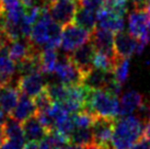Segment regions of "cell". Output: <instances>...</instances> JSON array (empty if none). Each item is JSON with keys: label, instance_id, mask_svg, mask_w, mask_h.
Listing matches in <instances>:
<instances>
[{"label": "cell", "instance_id": "21", "mask_svg": "<svg viewBox=\"0 0 150 149\" xmlns=\"http://www.w3.org/2000/svg\"><path fill=\"white\" fill-rule=\"evenodd\" d=\"M2 132H4L6 139L18 141L20 144L25 145L26 139H25L23 126H22L21 122L14 120L11 116H9L6 118L4 125H2Z\"/></svg>", "mask_w": 150, "mask_h": 149}, {"label": "cell", "instance_id": "19", "mask_svg": "<svg viewBox=\"0 0 150 149\" xmlns=\"http://www.w3.org/2000/svg\"><path fill=\"white\" fill-rule=\"evenodd\" d=\"M69 138L58 129H52L38 141V149H60L69 145Z\"/></svg>", "mask_w": 150, "mask_h": 149}, {"label": "cell", "instance_id": "14", "mask_svg": "<svg viewBox=\"0 0 150 149\" xmlns=\"http://www.w3.org/2000/svg\"><path fill=\"white\" fill-rule=\"evenodd\" d=\"M121 111L120 116L132 115L135 112H140L144 109L145 102H144V95L135 90L126 91L121 98Z\"/></svg>", "mask_w": 150, "mask_h": 149}, {"label": "cell", "instance_id": "29", "mask_svg": "<svg viewBox=\"0 0 150 149\" xmlns=\"http://www.w3.org/2000/svg\"><path fill=\"white\" fill-rule=\"evenodd\" d=\"M148 0H130L134 9H145Z\"/></svg>", "mask_w": 150, "mask_h": 149}, {"label": "cell", "instance_id": "36", "mask_svg": "<svg viewBox=\"0 0 150 149\" xmlns=\"http://www.w3.org/2000/svg\"><path fill=\"white\" fill-rule=\"evenodd\" d=\"M24 6H28V4H33V0H21Z\"/></svg>", "mask_w": 150, "mask_h": 149}, {"label": "cell", "instance_id": "31", "mask_svg": "<svg viewBox=\"0 0 150 149\" xmlns=\"http://www.w3.org/2000/svg\"><path fill=\"white\" fill-rule=\"evenodd\" d=\"M23 149H38V143H34V141H28L24 146Z\"/></svg>", "mask_w": 150, "mask_h": 149}, {"label": "cell", "instance_id": "10", "mask_svg": "<svg viewBox=\"0 0 150 149\" xmlns=\"http://www.w3.org/2000/svg\"><path fill=\"white\" fill-rule=\"evenodd\" d=\"M17 84L21 93H24L31 98H35L36 95L45 90L47 82L42 71H36L33 74L20 76Z\"/></svg>", "mask_w": 150, "mask_h": 149}, {"label": "cell", "instance_id": "3", "mask_svg": "<svg viewBox=\"0 0 150 149\" xmlns=\"http://www.w3.org/2000/svg\"><path fill=\"white\" fill-rule=\"evenodd\" d=\"M128 33L140 42H150V16L146 9H134L128 16Z\"/></svg>", "mask_w": 150, "mask_h": 149}, {"label": "cell", "instance_id": "1", "mask_svg": "<svg viewBox=\"0 0 150 149\" xmlns=\"http://www.w3.org/2000/svg\"><path fill=\"white\" fill-rule=\"evenodd\" d=\"M146 121L139 116H121L115 121L111 145L113 149H129L144 135Z\"/></svg>", "mask_w": 150, "mask_h": 149}, {"label": "cell", "instance_id": "17", "mask_svg": "<svg viewBox=\"0 0 150 149\" xmlns=\"http://www.w3.org/2000/svg\"><path fill=\"white\" fill-rule=\"evenodd\" d=\"M21 91L18 88V84L13 86L11 83L0 86V109L10 115L14 106L17 105Z\"/></svg>", "mask_w": 150, "mask_h": 149}, {"label": "cell", "instance_id": "7", "mask_svg": "<svg viewBox=\"0 0 150 149\" xmlns=\"http://www.w3.org/2000/svg\"><path fill=\"white\" fill-rule=\"evenodd\" d=\"M78 7V0H57L48 4V10L58 24L66 26L74 22Z\"/></svg>", "mask_w": 150, "mask_h": 149}, {"label": "cell", "instance_id": "27", "mask_svg": "<svg viewBox=\"0 0 150 149\" xmlns=\"http://www.w3.org/2000/svg\"><path fill=\"white\" fill-rule=\"evenodd\" d=\"M129 149H150V144L144 137H142L137 143H135Z\"/></svg>", "mask_w": 150, "mask_h": 149}, {"label": "cell", "instance_id": "5", "mask_svg": "<svg viewBox=\"0 0 150 149\" xmlns=\"http://www.w3.org/2000/svg\"><path fill=\"white\" fill-rule=\"evenodd\" d=\"M90 38L91 32L80 28L79 25L70 23L64 26L60 47L66 54H70L84 43L90 41Z\"/></svg>", "mask_w": 150, "mask_h": 149}, {"label": "cell", "instance_id": "23", "mask_svg": "<svg viewBox=\"0 0 150 149\" xmlns=\"http://www.w3.org/2000/svg\"><path fill=\"white\" fill-rule=\"evenodd\" d=\"M69 140H70V144L83 146V147H87V148L92 145H94L91 127L90 128L76 127L75 131L71 133L70 137H69Z\"/></svg>", "mask_w": 150, "mask_h": 149}, {"label": "cell", "instance_id": "39", "mask_svg": "<svg viewBox=\"0 0 150 149\" xmlns=\"http://www.w3.org/2000/svg\"><path fill=\"white\" fill-rule=\"evenodd\" d=\"M103 149H112V148H111V146H110V147H106V148H103Z\"/></svg>", "mask_w": 150, "mask_h": 149}, {"label": "cell", "instance_id": "24", "mask_svg": "<svg viewBox=\"0 0 150 149\" xmlns=\"http://www.w3.org/2000/svg\"><path fill=\"white\" fill-rule=\"evenodd\" d=\"M129 74V58L117 57L115 66L113 69V76L117 82L123 86L126 82Z\"/></svg>", "mask_w": 150, "mask_h": 149}, {"label": "cell", "instance_id": "9", "mask_svg": "<svg viewBox=\"0 0 150 149\" xmlns=\"http://www.w3.org/2000/svg\"><path fill=\"white\" fill-rule=\"evenodd\" d=\"M94 54H96V48L92 44V42L89 41L84 43L83 45L78 47L77 50H75L72 53H70L69 57L76 66L78 67V69L82 72L83 77H86V74L89 71H91L93 68Z\"/></svg>", "mask_w": 150, "mask_h": 149}, {"label": "cell", "instance_id": "35", "mask_svg": "<svg viewBox=\"0 0 150 149\" xmlns=\"http://www.w3.org/2000/svg\"><path fill=\"white\" fill-rule=\"evenodd\" d=\"M145 9H146V11L149 13V16H150V0L147 1V4H146V7H145Z\"/></svg>", "mask_w": 150, "mask_h": 149}, {"label": "cell", "instance_id": "15", "mask_svg": "<svg viewBox=\"0 0 150 149\" xmlns=\"http://www.w3.org/2000/svg\"><path fill=\"white\" fill-rule=\"evenodd\" d=\"M36 113H38V108L35 105L33 98H31L24 93H21L17 105L14 106L9 116H11L14 120L22 123L25 120H28L29 117L35 115Z\"/></svg>", "mask_w": 150, "mask_h": 149}, {"label": "cell", "instance_id": "34", "mask_svg": "<svg viewBox=\"0 0 150 149\" xmlns=\"http://www.w3.org/2000/svg\"><path fill=\"white\" fill-rule=\"evenodd\" d=\"M4 140H6V138H4V132H2V127H0V148H1V146H2Z\"/></svg>", "mask_w": 150, "mask_h": 149}, {"label": "cell", "instance_id": "33", "mask_svg": "<svg viewBox=\"0 0 150 149\" xmlns=\"http://www.w3.org/2000/svg\"><path fill=\"white\" fill-rule=\"evenodd\" d=\"M6 118H7V117H6V113L0 109V127H2V125H4Z\"/></svg>", "mask_w": 150, "mask_h": 149}, {"label": "cell", "instance_id": "2", "mask_svg": "<svg viewBox=\"0 0 150 149\" xmlns=\"http://www.w3.org/2000/svg\"><path fill=\"white\" fill-rule=\"evenodd\" d=\"M84 110L96 116L117 120L121 111V103L117 95L108 90L89 88Z\"/></svg>", "mask_w": 150, "mask_h": 149}, {"label": "cell", "instance_id": "16", "mask_svg": "<svg viewBox=\"0 0 150 149\" xmlns=\"http://www.w3.org/2000/svg\"><path fill=\"white\" fill-rule=\"evenodd\" d=\"M38 50L40 48L35 47L31 43L30 38L13 40L9 43V56L16 62H21L22 59H24L25 57L36 53Z\"/></svg>", "mask_w": 150, "mask_h": 149}, {"label": "cell", "instance_id": "12", "mask_svg": "<svg viewBox=\"0 0 150 149\" xmlns=\"http://www.w3.org/2000/svg\"><path fill=\"white\" fill-rule=\"evenodd\" d=\"M96 17H98V26L99 28L108 29L114 33L124 31V28H125L124 18L125 17L118 16L103 7H101L96 11Z\"/></svg>", "mask_w": 150, "mask_h": 149}, {"label": "cell", "instance_id": "11", "mask_svg": "<svg viewBox=\"0 0 150 149\" xmlns=\"http://www.w3.org/2000/svg\"><path fill=\"white\" fill-rule=\"evenodd\" d=\"M114 38H115L114 32L108 29L96 26L94 31L91 33L90 41L92 42L96 50L102 52L112 57H116L115 48H114Z\"/></svg>", "mask_w": 150, "mask_h": 149}, {"label": "cell", "instance_id": "6", "mask_svg": "<svg viewBox=\"0 0 150 149\" xmlns=\"http://www.w3.org/2000/svg\"><path fill=\"white\" fill-rule=\"evenodd\" d=\"M146 44L130 35L128 32L121 31L115 33L114 48L118 58H129L134 54H142Z\"/></svg>", "mask_w": 150, "mask_h": 149}, {"label": "cell", "instance_id": "30", "mask_svg": "<svg viewBox=\"0 0 150 149\" xmlns=\"http://www.w3.org/2000/svg\"><path fill=\"white\" fill-rule=\"evenodd\" d=\"M142 137L150 144V122H146L145 127H144V135H142Z\"/></svg>", "mask_w": 150, "mask_h": 149}, {"label": "cell", "instance_id": "4", "mask_svg": "<svg viewBox=\"0 0 150 149\" xmlns=\"http://www.w3.org/2000/svg\"><path fill=\"white\" fill-rule=\"evenodd\" d=\"M54 74L58 82H62L66 86L83 84V74L70 59L69 55H64L58 58Z\"/></svg>", "mask_w": 150, "mask_h": 149}, {"label": "cell", "instance_id": "13", "mask_svg": "<svg viewBox=\"0 0 150 149\" xmlns=\"http://www.w3.org/2000/svg\"><path fill=\"white\" fill-rule=\"evenodd\" d=\"M9 43L0 50V86L11 83L18 72L17 62L9 56Z\"/></svg>", "mask_w": 150, "mask_h": 149}, {"label": "cell", "instance_id": "22", "mask_svg": "<svg viewBox=\"0 0 150 149\" xmlns=\"http://www.w3.org/2000/svg\"><path fill=\"white\" fill-rule=\"evenodd\" d=\"M58 54L54 47H43L40 52V65L41 71L43 74H54L57 62H58Z\"/></svg>", "mask_w": 150, "mask_h": 149}, {"label": "cell", "instance_id": "38", "mask_svg": "<svg viewBox=\"0 0 150 149\" xmlns=\"http://www.w3.org/2000/svg\"><path fill=\"white\" fill-rule=\"evenodd\" d=\"M46 2H47V4H52V2H55V1H57V0H45Z\"/></svg>", "mask_w": 150, "mask_h": 149}, {"label": "cell", "instance_id": "20", "mask_svg": "<svg viewBox=\"0 0 150 149\" xmlns=\"http://www.w3.org/2000/svg\"><path fill=\"white\" fill-rule=\"evenodd\" d=\"M74 23L92 33L96 29V24H98L96 11L79 6L77 9L75 19H74Z\"/></svg>", "mask_w": 150, "mask_h": 149}, {"label": "cell", "instance_id": "37", "mask_svg": "<svg viewBox=\"0 0 150 149\" xmlns=\"http://www.w3.org/2000/svg\"><path fill=\"white\" fill-rule=\"evenodd\" d=\"M147 122H150V105L147 108Z\"/></svg>", "mask_w": 150, "mask_h": 149}, {"label": "cell", "instance_id": "28", "mask_svg": "<svg viewBox=\"0 0 150 149\" xmlns=\"http://www.w3.org/2000/svg\"><path fill=\"white\" fill-rule=\"evenodd\" d=\"M10 41H11V40L7 36L6 32L4 31V28H0V50H1L6 44H8Z\"/></svg>", "mask_w": 150, "mask_h": 149}, {"label": "cell", "instance_id": "32", "mask_svg": "<svg viewBox=\"0 0 150 149\" xmlns=\"http://www.w3.org/2000/svg\"><path fill=\"white\" fill-rule=\"evenodd\" d=\"M62 149H88L87 147H83V146H78V145H74V144H69V145L65 146Z\"/></svg>", "mask_w": 150, "mask_h": 149}, {"label": "cell", "instance_id": "26", "mask_svg": "<svg viewBox=\"0 0 150 149\" xmlns=\"http://www.w3.org/2000/svg\"><path fill=\"white\" fill-rule=\"evenodd\" d=\"M23 146H24L23 144H20L18 141L6 139L0 149H23Z\"/></svg>", "mask_w": 150, "mask_h": 149}, {"label": "cell", "instance_id": "18", "mask_svg": "<svg viewBox=\"0 0 150 149\" xmlns=\"http://www.w3.org/2000/svg\"><path fill=\"white\" fill-rule=\"evenodd\" d=\"M22 126L26 141L38 143L48 133V131L44 127V125L40 122L36 114L22 122Z\"/></svg>", "mask_w": 150, "mask_h": 149}, {"label": "cell", "instance_id": "8", "mask_svg": "<svg viewBox=\"0 0 150 149\" xmlns=\"http://www.w3.org/2000/svg\"><path fill=\"white\" fill-rule=\"evenodd\" d=\"M115 121L116 120L96 116L91 129L93 134V143L99 148L103 149L111 146Z\"/></svg>", "mask_w": 150, "mask_h": 149}, {"label": "cell", "instance_id": "25", "mask_svg": "<svg viewBox=\"0 0 150 149\" xmlns=\"http://www.w3.org/2000/svg\"><path fill=\"white\" fill-rule=\"evenodd\" d=\"M103 2H104V0H78L79 6L96 10V11H98L103 6Z\"/></svg>", "mask_w": 150, "mask_h": 149}, {"label": "cell", "instance_id": "40", "mask_svg": "<svg viewBox=\"0 0 150 149\" xmlns=\"http://www.w3.org/2000/svg\"><path fill=\"white\" fill-rule=\"evenodd\" d=\"M60 149H62V148H60Z\"/></svg>", "mask_w": 150, "mask_h": 149}]
</instances>
